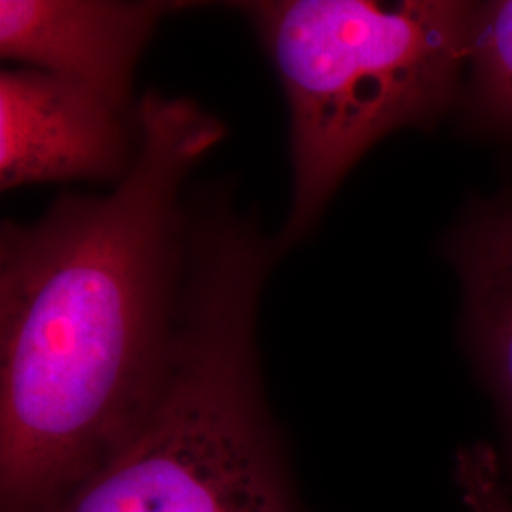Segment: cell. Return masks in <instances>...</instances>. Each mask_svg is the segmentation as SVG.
Segmentation results:
<instances>
[{
	"mask_svg": "<svg viewBox=\"0 0 512 512\" xmlns=\"http://www.w3.org/2000/svg\"><path fill=\"white\" fill-rule=\"evenodd\" d=\"M139 148L107 196L63 194L0 232L2 512H55L133 437L179 327L183 186L226 126L194 99L137 101Z\"/></svg>",
	"mask_w": 512,
	"mask_h": 512,
	"instance_id": "obj_1",
	"label": "cell"
},
{
	"mask_svg": "<svg viewBox=\"0 0 512 512\" xmlns=\"http://www.w3.org/2000/svg\"><path fill=\"white\" fill-rule=\"evenodd\" d=\"M279 243L224 190L190 207L175 348L128 444L55 512H289L255 366Z\"/></svg>",
	"mask_w": 512,
	"mask_h": 512,
	"instance_id": "obj_2",
	"label": "cell"
},
{
	"mask_svg": "<svg viewBox=\"0 0 512 512\" xmlns=\"http://www.w3.org/2000/svg\"><path fill=\"white\" fill-rule=\"evenodd\" d=\"M251 21L291 116L287 249L310 234L336 188L397 129L433 128L461 103L476 4L454 0H251Z\"/></svg>",
	"mask_w": 512,
	"mask_h": 512,
	"instance_id": "obj_3",
	"label": "cell"
},
{
	"mask_svg": "<svg viewBox=\"0 0 512 512\" xmlns=\"http://www.w3.org/2000/svg\"><path fill=\"white\" fill-rule=\"evenodd\" d=\"M139 148L129 114L37 69L0 73V188L65 181H114Z\"/></svg>",
	"mask_w": 512,
	"mask_h": 512,
	"instance_id": "obj_4",
	"label": "cell"
},
{
	"mask_svg": "<svg viewBox=\"0 0 512 512\" xmlns=\"http://www.w3.org/2000/svg\"><path fill=\"white\" fill-rule=\"evenodd\" d=\"M188 2L0 0V54L137 112L133 74L162 18Z\"/></svg>",
	"mask_w": 512,
	"mask_h": 512,
	"instance_id": "obj_5",
	"label": "cell"
},
{
	"mask_svg": "<svg viewBox=\"0 0 512 512\" xmlns=\"http://www.w3.org/2000/svg\"><path fill=\"white\" fill-rule=\"evenodd\" d=\"M446 253L463 285V334L494 397L512 465V194L471 207Z\"/></svg>",
	"mask_w": 512,
	"mask_h": 512,
	"instance_id": "obj_6",
	"label": "cell"
},
{
	"mask_svg": "<svg viewBox=\"0 0 512 512\" xmlns=\"http://www.w3.org/2000/svg\"><path fill=\"white\" fill-rule=\"evenodd\" d=\"M461 105L471 126L512 137V0L476 4Z\"/></svg>",
	"mask_w": 512,
	"mask_h": 512,
	"instance_id": "obj_7",
	"label": "cell"
},
{
	"mask_svg": "<svg viewBox=\"0 0 512 512\" xmlns=\"http://www.w3.org/2000/svg\"><path fill=\"white\" fill-rule=\"evenodd\" d=\"M467 512H512V495L499 452L488 444L461 448L454 463Z\"/></svg>",
	"mask_w": 512,
	"mask_h": 512,
	"instance_id": "obj_8",
	"label": "cell"
}]
</instances>
